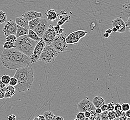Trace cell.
<instances>
[{
	"instance_id": "obj_36",
	"label": "cell",
	"mask_w": 130,
	"mask_h": 120,
	"mask_svg": "<svg viewBox=\"0 0 130 120\" xmlns=\"http://www.w3.org/2000/svg\"><path fill=\"white\" fill-rule=\"evenodd\" d=\"M6 86L2 89H0V99L4 98V96L5 95Z\"/></svg>"
},
{
	"instance_id": "obj_51",
	"label": "cell",
	"mask_w": 130,
	"mask_h": 120,
	"mask_svg": "<svg viewBox=\"0 0 130 120\" xmlns=\"http://www.w3.org/2000/svg\"><path fill=\"white\" fill-rule=\"evenodd\" d=\"M112 32H115V33L118 32V29H117V28H116L115 27H112Z\"/></svg>"
},
{
	"instance_id": "obj_12",
	"label": "cell",
	"mask_w": 130,
	"mask_h": 120,
	"mask_svg": "<svg viewBox=\"0 0 130 120\" xmlns=\"http://www.w3.org/2000/svg\"><path fill=\"white\" fill-rule=\"evenodd\" d=\"M112 26L118 29V32L122 33L125 32L126 30V24L122 18L118 17L112 21Z\"/></svg>"
},
{
	"instance_id": "obj_1",
	"label": "cell",
	"mask_w": 130,
	"mask_h": 120,
	"mask_svg": "<svg viewBox=\"0 0 130 120\" xmlns=\"http://www.w3.org/2000/svg\"><path fill=\"white\" fill-rule=\"evenodd\" d=\"M1 60L3 66L10 70L29 66L30 58L15 48L4 50L1 55Z\"/></svg>"
},
{
	"instance_id": "obj_31",
	"label": "cell",
	"mask_w": 130,
	"mask_h": 120,
	"mask_svg": "<svg viewBox=\"0 0 130 120\" xmlns=\"http://www.w3.org/2000/svg\"><path fill=\"white\" fill-rule=\"evenodd\" d=\"M109 111L107 110L104 111H102L101 113V120H108V114Z\"/></svg>"
},
{
	"instance_id": "obj_30",
	"label": "cell",
	"mask_w": 130,
	"mask_h": 120,
	"mask_svg": "<svg viewBox=\"0 0 130 120\" xmlns=\"http://www.w3.org/2000/svg\"><path fill=\"white\" fill-rule=\"evenodd\" d=\"M85 118V117L84 112L79 111V112L77 114V115H76V118L74 120H84Z\"/></svg>"
},
{
	"instance_id": "obj_10",
	"label": "cell",
	"mask_w": 130,
	"mask_h": 120,
	"mask_svg": "<svg viewBox=\"0 0 130 120\" xmlns=\"http://www.w3.org/2000/svg\"><path fill=\"white\" fill-rule=\"evenodd\" d=\"M17 26L15 22L13 20H9L6 22L3 28V32L6 37L8 35H15L17 31Z\"/></svg>"
},
{
	"instance_id": "obj_48",
	"label": "cell",
	"mask_w": 130,
	"mask_h": 120,
	"mask_svg": "<svg viewBox=\"0 0 130 120\" xmlns=\"http://www.w3.org/2000/svg\"><path fill=\"white\" fill-rule=\"evenodd\" d=\"M38 117L39 118V120H45V118L43 115H39L38 116Z\"/></svg>"
},
{
	"instance_id": "obj_43",
	"label": "cell",
	"mask_w": 130,
	"mask_h": 120,
	"mask_svg": "<svg viewBox=\"0 0 130 120\" xmlns=\"http://www.w3.org/2000/svg\"><path fill=\"white\" fill-rule=\"evenodd\" d=\"M84 115H85V117L86 118H89L90 116V113L89 111H86L84 112Z\"/></svg>"
},
{
	"instance_id": "obj_6",
	"label": "cell",
	"mask_w": 130,
	"mask_h": 120,
	"mask_svg": "<svg viewBox=\"0 0 130 120\" xmlns=\"http://www.w3.org/2000/svg\"><path fill=\"white\" fill-rule=\"evenodd\" d=\"M88 32L83 30L74 31L66 37V42L68 45H76L80 39L85 37Z\"/></svg>"
},
{
	"instance_id": "obj_44",
	"label": "cell",
	"mask_w": 130,
	"mask_h": 120,
	"mask_svg": "<svg viewBox=\"0 0 130 120\" xmlns=\"http://www.w3.org/2000/svg\"><path fill=\"white\" fill-rule=\"evenodd\" d=\"M6 85H5L3 83V82L1 81V79H0V89H2L3 88H4V87H5Z\"/></svg>"
},
{
	"instance_id": "obj_11",
	"label": "cell",
	"mask_w": 130,
	"mask_h": 120,
	"mask_svg": "<svg viewBox=\"0 0 130 120\" xmlns=\"http://www.w3.org/2000/svg\"><path fill=\"white\" fill-rule=\"evenodd\" d=\"M56 36L57 35L54 28V26L52 25H50L43 35L42 38L44 40L46 44H51Z\"/></svg>"
},
{
	"instance_id": "obj_32",
	"label": "cell",
	"mask_w": 130,
	"mask_h": 120,
	"mask_svg": "<svg viewBox=\"0 0 130 120\" xmlns=\"http://www.w3.org/2000/svg\"><path fill=\"white\" fill-rule=\"evenodd\" d=\"M17 83H18V81L17 78H15L14 77H13L11 78L8 85H10L11 86H15L17 84Z\"/></svg>"
},
{
	"instance_id": "obj_2",
	"label": "cell",
	"mask_w": 130,
	"mask_h": 120,
	"mask_svg": "<svg viewBox=\"0 0 130 120\" xmlns=\"http://www.w3.org/2000/svg\"><path fill=\"white\" fill-rule=\"evenodd\" d=\"M17 78L18 83L14 86L16 91L23 92L29 91L34 81L33 69L29 66L20 68L16 70L13 76Z\"/></svg>"
},
{
	"instance_id": "obj_38",
	"label": "cell",
	"mask_w": 130,
	"mask_h": 120,
	"mask_svg": "<svg viewBox=\"0 0 130 120\" xmlns=\"http://www.w3.org/2000/svg\"><path fill=\"white\" fill-rule=\"evenodd\" d=\"M127 117L126 116V115H125V112L123 111L121 114V116H120V117L119 118V120H127Z\"/></svg>"
},
{
	"instance_id": "obj_15",
	"label": "cell",
	"mask_w": 130,
	"mask_h": 120,
	"mask_svg": "<svg viewBox=\"0 0 130 120\" xmlns=\"http://www.w3.org/2000/svg\"><path fill=\"white\" fill-rule=\"evenodd\" d=\"M59 16V14L57 13L56 10L53 9L47 10L45 13V18L47 19L48 21H54L57 20Z\"/></svg>"
},
{
	"instance_id": "obj_3",
	"label": "cell",
	"mask_w": 130,
	"mask_h": 120,
	"mask_svg": "<svg viewBox=\"0 0 130 120\" xmlns=\"http://www.w3.org/2000/svg\"><path fill=\"white\" fill-rule=\"evenodd\" d=\"M37 44V42L27 36H22L17 37L14 45L16 49L29 57L33 52Z\"/></svg>"
},
{
	"instance_id": "obj_18",
	"label": "cell",
	"mask_w": 130,
	"mask_h": 120,
	"mask_svg": "<svg viewBox=\"0 0 130 120\" xmlns=\"http://www.w3.org/2000/svg\"><path fill=\"white\" fill-rule=\"evenodd\" d=\"M93 103L95 108H100L102 105L106 104L104 98L100 96L94 97L93 99Z\"/></svg>"
},
{
	"instance_id": "obj_35",
	"label": "cell",
	"mask_w": 130,
	"mask_h": 120,
	"mask_svg": "<svg viewBox=\"0 0 130 120\" xmlns=\"http://www.w3.org/2000/svg\"><path fill=\"white\" fill-rule=\"evenodd\" d=\"M121 107H122V110L123 111L125 112L126 111L130 109V105L128 103H123L122 105H121Z\"/></svg>"
},
{
	"instance_id": "obj_14",
	"label": "cell",
	"mask_w": 130,
	"mask_h": 120,
	"mask_svg": "<svg viewBox=\"0 0 130 120\" xmlns=\"http://www.w3.org/2000/svg\"><path fill=\"white\" fill-rule=\"evenodd\" d=\"M121 18L127 19L130 16V0L122 5V9L120 12Z\"/></svg>"
},
{
	"instance_id": "obj_4",
	"label": "cell",
	"mask_w": 130,
	"mask_h": 120,
	"mask_svg": "<svg viewBox=\"0 0 130 120\" xmlns=\"http://www.w3.org/2000/svg\"><path fill=\"white\" fill-rule=\"evenodd\" d=\"M59 54L51 44H46L39 61L45 63H53Z\"/></svg>"
},
{
	"instance_id": "obj_40",
	"label": "cell",
	"mask_w": 130,
	"mask_h": 120,
	"mask_svg": "<svg viewBox=\"0 0 130 120\" xmlns=\"http://www.w3.org/2000/svg\"><path fill=\"white\" fill-rule=\"evenodd\" d=\"M8 120H16V117L14 115H11L8 117Z\"/></svg>"
},
{
	"instance_id": "obj_50",
	"label": "cell",
	"mask_w": 130,
	"mask_h": 120,
	"mask_svg": "<svg viewBox=\"0 0 130 120\" xmlns=\"http://www.w3.org/2000/svg\"><path fill=\"white\" fill-rule=\"evenodd\" d=\"M63 118L62 116H56L55 118V120H63Z\"/></svg>"
},
{
	"instance_id": "obj_34",
	"label": "cell",
	"mask_w": 130,
	"mask_h": 120,
	"mask_svg": "<svg viewBox=\"0 0 130 120\" xmlns=\"http://www.w3.org/2000/svg\"><path fill=\"white\" fill-rule=\"evenodd\" d=\"M108 118L109 120H115L116 118L115 111L113 110L112 111H109L108 114Z\"/></svg>"
},
{
	"instance_id": "obj_17",
	"label": "cell",
	"mask_w": 130,
	"mask_h": 120,
	"mask_svg": "<svg viewBox=\"0 0 130 120\" xmlns=\"http://www.w3.org/2000/svg\"><path fill=\"white\" fill-rule=\"evenodd\" d=\"M15 88L14 86L8 85L6 86V92L4 98H9L13 96L15 94Z\"/></svg>"
},
{
	"instance_id": "obj_22",
	"label": "cell",
	"mask_w": 130,
	"mask_h": 120,
	"mask_svg": "<svg viewBox=\"0 0 130 120\" xmlns=\"http://www.w3.org/2000/svg\"><path fill=\"white\" fill-rule=\"evenodd\" d=\"M70 18V16L69 15H66L65 17H63L62 15L59 16V20L57 21V25L60 26H62L64 24L68 21Z\"/></svg>"
},
{
	"instance_id": "obj_29",
	"label": "cell",
	"mask_w": 130,
	"mask_h": 120,
	"mask_svg": "<svg viewBox=\"0 0 130 120\" xmlns=\"http://www.w3.org/2000/svg\"><path fill=\"white\" fill-rule=\"evenodd\" d=\"M54 28L55 30L57 36L59 35L60 34H62L64 31V29L62 28L60 26L57 25L55 26H54Z\"/></svg>"
},
{
	"instance_id": "obj_42",
	"label": "cell",
	"mask_w": 130,
	"mask_h": 120,
	"mask_svg": "<svg viewBox=\"0 0 130 120\" xmlns=\"http://www.w3.org/2000/svg\"><path fill=\"white\" fill-rule=\"evenodd\" d=\"M100 108L102 110V111H104L107 110V105L106 104L102 105V106L100 107Z\"/></svg>"
},
{
	"instance_id": "obj_13",
	"label": "cell",
	"mask_w": 130,
	"mask_h": 120,
	"mask_svg": "<svg viewBox=\"0 0 130 120\" xmlns=\"http://www.w3.org/2000/svg\"><path fill=\"white\" fill-rule=\"evenodd\" d=\"M22 16L25 17L28 21H29L35 18H41L43 16V14L41 13L34 11H29L23 14Z\"/></svg>"
},
{
	"instance_id": "obj_19",
	"label": "cell",
	"mask_w": 130,
	"mask_h": 120,
	"mask_svg": "<svg viewBox=\"0 0 130 120\" xmlns=\"http://www.w3.org/2000/svg\"><path fill=\"white\" fill-rule=\"evenodd\" d=\"M29 29H26L18 25L17 26V31L16 33L15 36L17 37L22 36H27L29 33Z\"/></svg>"
},
{
	"instance_id": "obj_33",
	"label": "cell",
	"mask_w": 130,
	"mask_h": 120,
	"mask_svg": "<svg viewBox=\"0 0 130 120\" xmlns=\"http://www.w3.org/2000/svg\"><path fill=\"white\" fill-rule=\"evenodd\" d=\"M107 110L108 111H112L115 110V104L113 102L109 103L107 104Z\"/></svg>"
},
{
	"instance_id": "obj_53",
	"label": "cell",
	"mask_w": 130,
	"mask_h": 120,
	"mask_svg": "<svg viewBox=\"0 0 130 120\" xmlns=\"http://www.w3.org/2000/svg\"><path fill=\"white\" fill-rule=\"evenodd\" d=\"M126 27L128 28V29H129V31L130 32V26H126Z\"/></svg>"
},
{
	"instance_id": "obj_25",
	"label": "cell",
	"mask_w": 130,
	"mask_h": 120,
	"mask_svg": "<svg viewBox=\"0 0 130 120\" xmlns=\"http://www.w3.org/2000/svg\"><path fill=\"white\" fill-rule=\"evenodd\" d=\"M3 48L5 50H10L13 48H15L14 43H13L11 42L6 41L3 44Z\"/></svg>"
},
{
	"instance_id": "obj_16",
	"label": "cell",
	"mask_w": 130,
	"mask_h": 120,
	"mask_svg": "<svg viewBox=\"0 0 130 120\" xmlns=\"http://www.w3.org/2000/svg\"><path fill=\"white\" fill-rule=\"evenodd\" d=\"M15 22L16 24L19 26L26 29H29V21L26 18L23 16L15 18Z\"/></svg>"
},
{
	"instance_id": "obj_46",
	"label": "cell",
	"mask_w": 130,
	"mask_h": 120,
	"mask_svg": "<svg viewBox=\"0 0 130 120\" xmlns=\"http://www.w3.org/2000/svg\"><path fill=\"white\" fill-rule=\"evenodd\" d=\"M125 115H126L127 118H130V109L126 111L125 112Z\"/></svg>"
},
{
	"instance_id": "obj_7",
	"label": "cell",
	"mask_w": 130,
	"mask_h": 120,
	"mask_svg": "<svg viewBox=\"0 0 130 120\" xmlns=\"http://www.w3.org/2000/svg\"><path fill=\"white\" fill-rule=\"evenodd\" d=\"M46 43L44 42V40L42 38L39 42L37 43L34 48L33 52L29 56L31 64L36 63L38 61H39V57Z\"/></svg>"
},
{
	"instance_id": "obj_24",
	"label": "cell",
	"mask_w": 130,
	"mask_h": 120,
	"mask_svg": "<svg viewBox=\"0 0 130 120\" xmlns=\"http://www.w3.org/2000/svg\"><path fill=\"white\" fill-rule=\"evenodd\" d=\"M43 115L44 116L45 120H55L56 116L54 115L53 113L51 111H47L44 112Z\"/></svg>"
},
{
	"instance_id": "obj_8",
	"label": "cell",
	"mask_w": 130,
	"mask_h": 120,
	"mask_svg": "<svg viewBox=\"0 0 130 120\" xmlns=\"http://www.w3.org/2000/svg\"><path fill=\"white\" fill-rule=\"evenodd\" d=\"M96 108L94 106L93 102L89 99L88 97L83 99L77 104V109L79 111L85 112L86 111L90 112L92 110H95Z\"/></svg>"
},
{
	"instance_id": "obj_27",
	"label": "cell",
	"mask_w": 130,
	"mask_h": 120,
	"mask_svg": "<svg viewBox=\"0 0 130 120\" xmlns=\"http://www.w3.org/2000/svg\"><path fill=\"white\" fill-rule=\"evenodd\" d=\"M17 37H16L15 35H13V34H11L8 35V36H7L6 37V41H8V42H11L13 43H15L16 41H17Z\"/></svg>"
},
{
	"instance_id": "obj_49",
	"label": "cell",
	"mask_w": 130,
	"mask_h": 120,
	"mask_svg": "<svg viewBox=\"0 0 130 120\" xmlns=\"http://www.w3.org/2000/svg\"><path fill=\"white\" fill-rule=\"evenodd\" d=\"M112 29H107V30H106V31H105V32H107V33H108V34H111L112 33Z\"/></svg>"
},
{
	"instance_id": "obj_23",
	"label": "cell",
	"mask_w": 130,
	"mask_h": 120,
	"mask_svg": "<svg viewBox=\"0 0 130 120\" xmlns=\"http://www.w3.org/2000/svg\"><path fill=\"white\" fill-rule=\"evenodd\" d=\"M90 116L89 118V120H101V115L97 114L95 112V110H92L90 111Z\"/></svg>"
},
{
	"instance_id": "obj_41",
	"label": "cell",
	"mask_w": 130,
	"mask_h": 120,
	"mask_svg": "<svg viewBox=\"0 0 130 120\" xmlns=\"http://www.w3.org/2000/svg\"><path fill=\"white\" fill-rule=\"evenodd\" d=\"M95 112L97 114H101L102 111L100 108H96V109H95Z\"/></svg>"
},
{
	"instance_id": "obj_26",
	"label": "cell",
	"mask_w": 130,
	"mask_h": 120,
	"mask_svg": "<svg viewBox=\"0 0 130 120\" xmlns=\"http://www.w3.org/2000/svg\"><path fill=\"white\" fill-rule=\"evenodd\" d=\"M7 17L5 12L2 10H0V25L5 23L7 21Z\"/></svg>"
},
{
	"instance_id": "obj_28",
	"label": "cell",
	"mask_w": 130,
	"mask_h": 120,
	"mask_svg": "<svg viewBox=\"0 0 130 120\" xmlns=\"http://www.w3.org/2000/svg\"><path fill=\"white\" fill-rule=\"evenodd\" d=\"M10 78V77L7 74H4L1 77V80L3 82V83L6 86H7L9 84Z\"/></svg>"
},
{
	"instance_id": "obj_37",
	"label": "cell",
	"mask_w": 130,
	"mask_h": 120,
	"mask_svg": "<svg viewBox=\"0 0 130 120\" xmlns=\"http://www.w3.org/2000/svg\"><path fill=\"white\" fill-rule=\"evenodd\" d=\"M115 111H120L122 110V107L120 103H117L115 105Z\"/></svg>"
},
{
	"instance_id": "obj_45",
	"label": "cell",
	"mask_w": 130,
	"mask_h": 120,
	"mask_svg": "<svg viewBox=\"0 0 130 120\" xmlns=\"http://www.w3.org/2000/svg\"><path fill=\"white\" fill-rule=\"evenodd\" d=\"M125 24H126V26H130V16L127 19V21L125 22Z\"/></svg>"
},
{
	"instance_id": "obj_20",
	"label": "cell",
	"mask_w": 130,
	"mask_h": 120,
	"mask_svg": "<svg viewBox=\"0 0 130 120\" xmlns=\"http://www.w3.org/2000/svg\"><path fill=\"white\" fill-rule=\"evenodd\" d=\"M27 36L37 43L39 42L41 39V38L39 37L34 30H30V29L29 30L28 34L27 35Z\"/></svg>"
},
{
	"instance_id": "obj_52",
	"label": "cell",
	"mask_w": 130,
	"mask_h": 120,
	"mask_svg": "<svg viewBox=\"0 0 130 120\" xmlns=\"http://www.w3.org/2000/svg\"><path fill=\"white\" fill-rule=\"evenodd\" d=\"M34 120H39V118L38 117H35L34 119Z\"/></svg>"
},
{
	"instance_id": "obj_39",
	"label": "cell",
	"mask_w": 130,
	"mask_h": 120,
	"mask_svg": "<svg viewBox=\"0 0 130 120\" xmlns=\"http://www.w3.org/2000/svg\"><path fill=\"white\" fill-rule=\"evenodd\" d=\"M115 115H116V118H115V120H119V118L121 116L122 112V110H120V111H115Z\"/></svg>"
},
{
	"instance_id": "obj_5",
	"label": "cell",
	"mask_w": 130,
	"mask_h": 120,
	"mask_svg": "<svg viewBox=\"0 0 130 120\" xmlns=\"http://www.w3.org/2000/svg\"><path fill=\"white\" fill-rule=\"evenodd\" d=\"M65 34L63 33L56 36L51 45L59 54L66 51L68 45L66 42Z\"/></svg>"
},
{
	"instance_id": "obj_9",
	"label": "cell",
	"mask_w": 130,
	"mask_h": 120,
	"mask_svg": "<svg viewBox=\"0 0 130 120\" xmlns=\"http://www.w3.org/2000/svg\"><path fill=\"white\" fill-rule=\"evenodd\" d=\"M50 24L47 19L40 18V21L37 26L34 28V31L39 37L42 38L44 32L47 30Z\"/></svg>"
},
{
	"instance_id": "obj_47",
	"label": "cell",
	"mask_w": 130,
	"mask_h": 120,
	"mask_svg": "<svg viewBox=\"0 0 130 120\" xmlns=\"http://www.w3.org/2000/svg\"><path fill=\"white\" fill-rule=\"evenodd\" d=\"M110 37V34H108V33H107V32H105V33H104V34H103V37H104V38H106V39H107V38H108Z\"/></svg>"
},
{
	"instance_id": "obj_21",
	"label": "cell",
	"mask_w": 130,
	"mask_h": 120,
	"mask_svg": "<svg viewBox=\"0 0 130 120\" xmlns=\"http://www.w3.org/2000/svg\"><path fill=\"white\" fill-rule=\"evenodd\" d=\"M40 21V18H36L29 21V29L34 30Z\"/></svg>"
}]
</instances>
